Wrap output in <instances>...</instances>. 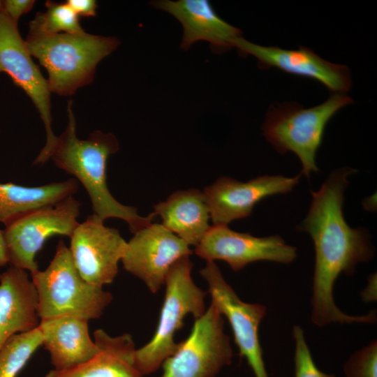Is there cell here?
Here are the masks:
<instances>
[{
  "instance_id": "cell-1",
  "label": "cell",
  "mask_w": 377,
  "mask_h": 377,
  "mask_svg": "<svg viewBox=\"0 0 377 377\" xmlns=\"http://www.w3.org/2000/svg\"><path fill=\"white\" fill-rule=\"evenodd\" d=\"M356 172L343 168L331 173L318 191H311L312 201L306 216L298 228L307 232L314 244L315 268L312 286L311 320L323 327L332 323H374V311L350 316L335 304L333 289L339 276L353 274L357 265L374 257L368 232L352 228L343 214V193L347 178Z\"/></svg>"
},
{
  "instance_id": "cell-2",
  "label": "cell",
  "mask_w": 377,
  "mask_h": 377,
  "mask_svg": "<svg viewBox=\"0 0 377 377\" xmlns=\"http://www.w3.org/2000/svg\"><path fill=\"white\" fill-rule=\"evenodd\" d=\"M67 112L68 125L58 137L50 159L82 184L90 198L94 214L103 221L108 218L122 219L133 233L151 224L156 216L154 212L147 216H140L137 208L119 202L108 189L107 161L119 149L116 137L111 133L96 131L87 139L80 140L76 134L72 101H68Z\"/></svg>"
},
{
  "instance_id": "cell-3",
  "label": "cell",
  "mask_w": 377,
  "mask_h": 377,
  "mask_svg": "<svg viewBox=\"0 0 377 377\" xmlns=\"http://www.w3.org/2000/svg\"><path fill=\"white\" fill-rule=\"evenodd\" d=\"M24 42L31 56L48 73L51 93L63 96L91 83L98 63L120 44L115 37L85 31L45 34L29 31Z\"/></svg>"
},
{
  "instance_id": "cell-4",
  "label": "cell",
  "mask_w": 377,
  "mask_h": 377,
  "mask_svg": "<svg viewBox=\"0 0 377 377\" xmlns=\"http://www.w3.org/2000/svg\"><path fill=\"white\" fill-rule=\"evenodd\" d=\"M31 276L37 293L40 320L61 316L97 319L112 300L110 293L81 276L69 248L62 240L47 268Z\"/></svg>"
},
{
  "instance_id": "cell-5",
  "label": "cell",
  "mask_w": 377,
  "mask_h": 377,
  "mask_svg": "<svg viewBox=\"0 0 377 377\" xmlns=\"http://www.w3.org/2000/svg\"><path fill=\"white\" fill-rule=\"evenodd\" d=\"M353 103L346 94H332L325 102L309 108L297 103L272 104L262 126L266 140L281 154L292 151L299 158L301 174L309 177L318 168L316 156L325 127L333 116Z\"/></svg>"
},
{
  "instance_id": "cell-6",
  "label": "cell",
  "mask_w": 377,
  "mask_h": 377,
  "mask_svg": "<svg viewBox=\"0 0 377 377\" xmlns=\"http://www.w3.org/2000/svg\"><path fill=\"white\" fill-rule=\"evenodd\" d=\"M192 266L189 256H184L166 275L165 297L156 332L151 339L135 353V365L144 376L156 371L174 353L178 346L174 336L182 327L186 316L191 314L195 320L206 311L207 292L193 282Z\"/></svg>"
},
{
  "instance_id": "cell-7",
  "label": "cell",
  "mask_w": 377,
  "mask_h": 377,
  "mask_svg": "<svg viewBox=\"0 0 377 377\" xmlns=\"http://www.w3.org/2000/svg\"><path fill=\"white\" fill-rule=\"evenodd\" d=\"M81 203L73 195L57 203L33 210L3 230L10 265L29 272L38 270L36 256L53 235L71 237L79 224Z\"/></svg>"
},
{
  "instance_id": "cell-8",
  "label": "cell",
  "mask_w": 377,
  "mask_h": 377,
  "mask_svg": "<svg viewBox=\"0 0 377 377\" xmlns=\"http://www.w3.org/2000/svg\"><path fill=\"white\" fill-rule=\"evenodd\" d=\"M223 316L211 303L195 320L186 339L163 363L161 377H215L231 363L230 337L224 332Z\"/></svg>"
},
{
  "instance_id": "cell-9",
  "label": "cell",
  "mask_w": 377,
  "mask_h": 377,
  "mask_svg": "<svg viewBox=\"0 0 377 377\" xmlns=\"http://www.w3.org/2000/svg\"><path fill=\"white\" fill-rule=\"evenodd\" d=\"M7 73L32 101L43 122L46 142L34 164H43L50 159L58 137L52 129L51 91L21 37L17 24L1 10L0 13V73Z\"/></svg>"
},
{
  "instance_id": "cell-10",
  "label": "cell",
  "mask_w": 377,
  "mask_h": 377,
  "mask_svg": "<svg viewBox=\"0 0 377 377\" xmlns=\"http://www.w3.org/2000/svg\"><path fill=\"white\" fill-rule=\"evenodd\" d=\"M200 273L208 284L212 303L229 321L240 356L246 360L255 377H269L258 336L266 306L242 301L214 261H207Z\"/></svg>"
},
{
  "instance_id": "cell-11",
  "label": "cell",
  "mask_w": 377,
  "mask_h": 377,
  "mask_svg": "<svg viewBox=\"0 0 377 377\" xmlns=\"http://www.w3.org/2000/svg\"><path fill=\"white\" fill-rule=\"evenodd\" d=\"M70 239L69 250L81 276L97 286L111 283L127 245L119 230L105 226L93 213L79 223Z\"/></svg>"
},
{
  "instance_id": "cell-12",
  "label": "cell",
  "mask_w": 377,
  "mask_h": 377,
  "mask_svg": "<svg viewBox=\"0 0 377 377\" xmlns=\"http://www.w3.org/2000/svg\"><path fill=\"white\" fill-rule=\"evenodd\" d=\"M121 258L124 269L140 279L153 293L165 283L171 267L192 253L189 246L162 224L151 223L133 233Z\"/></svg>"
},
{
  "instance_id": "cell-13",
  "label": "cell",
  "mask_w": 377,
  "mask_h": 377,
  "mask_svg": "<svg viewBox=\"0 0 377 377\" xmlns=\"http://www.w3.org/2000/svg\"><path fill=\"white\" fill-rule=\"evenodd\" d=\"M195 253L207 262L225 261L235 272L253 262L290 263L297 257V249L279 235L258 237L233 231L227 226H211L195 246Z\"/></svg>"
},
{
  "instance_id": "cell-14",
  "label": "cell",
  "mask_w": 377,
  "mask_h": 377,
  "mask_svg": "<svg viewBox=\"0 0 377 377\" xmlns=\"http://www.w3.org/2000/svg\"><path fill=\"white\" fill-rule=\"evenodd\" d=\"M301 175H264L246 182L220 177L203 192L214 226H227L234 220L249 216L263 198L292 191Z\"/></svg>"
},
{
  "instance_id": "cell-15",
  "label": "cell",
  "mask_w": 377,
  "mask_h": 377,
  "mask_svg": "<svg viewBox=\"0 0 377 377\" xmlns=\"http://www.w3.org/2000/svg\"><path fill=\"white\" fill-rule=\"evenodd\" d=\"M234 47L244 56L255 57L260 68L274 67L316 80L333 94H346L351 87L350 72L346 66L325 60L310 48L300 47L297 50H286L267 47L249 42L242 36L235 40Z\"/></svg>"
},
{
  "instance_id": "cell-16",
  "label": "cell",
  "mask_w": 377,
  "mask_h": 377,
  "mask_svg": "<svg viewBox=\"0 0 377 377\" xmlns=\"http://www.w3.org/2000/svg\"><path fill=\"white\" fill-rule=\"evenodd\" d=\"M151 5L169 13L182 24L183 50L198 40H206L214 52L223 53L242 36L241 30L221 18L207 0H159Z\"/></svg>"
},
{
  "instance_id": "cell-17",
  "label": "cell",
  "mask_w": 377,
  "mask_h": 377,
  "mask_svg": "<svg viewBox=\"0 0 377 377\" xmlns=\"http://www.w3.org/2000/svg\"><path fill=\"white\" fill-rule=\"evenodd\" d=\"M39 323L35 286L26 270L10 265L0 274V350L13 336Z\"/></svg>"
},
{
  "instance_id": "cell-18",
  "label": "cell",
  "mask_w": 377,
  "mask_h": 377,
  "mask_svg": "<svg viewBox=\"0 0 377 377\" xmlns=\"http://www.w3.org/2000/svg\"><path fill=\"white\" fill-rule=\"evenodd\" d=\"M88 320L61 316L40 320L43 345L49 351L54 369L63 370L87 362L98 352L89 335Z\"/></svg>"
},
{
  "instance_id": "cell-19",
  "label": "cell",
  "mask_w": 377,
  "mask_h": 377,
  "mask_svg": "<svg viewBox=\"0 0 377 377\" xmlns=\"http://www.w3.org/2000/svg\"><path fill=\"white\" fill-rule=\"evenodd\" d=\"M98 353L73 367L50 371L45 377H145L135 365V348L129 334L111 337L103 330L94 332Z\"/></svg>"
},
{
  "instance_id": "cell-20",
  "label": "cell",
  "mask_w": 377,
  "mask_h": 377,
  "mask_svg": "<svg viewBox=\"0 0 377 377\" xmlns=\"http://www.w3.org/2000/svg\"><path fill=\"white\" fill-rule=\"evenodd\" d=\"M154 209L161 224L188 246H197L211 227L205 196L196 188L176 191Z\"/></svg>"
},
{
  "instance_id": "cell-21",
  "label": "cell",
  "mask_w": 377,
  "mask_h": 377,
  "mask_svg": "<svg viewBox=\"0 0 377 377\" xmlns=\"http://www.w3.org/2000/svg\"><path fill=\"white\" fill-rule=\"evenodd\" d=\"M78 188L73 178L39 186L0 182V223L7 226L22 216L73 195Z\"/></svg>"
},
{
  "instance_id": "cell-22",
  "label": "cell",
  "mask_w": 377,
  "mask_h": 377,
  "mask_svg": "<svg viewBox=\"0 0 377 377\" xmlns=\"http://www.w3.org/2000/svg\"><path fill=\"white\" fill-rule=\"evenodd\" d=\"M43 342L38 326L10 338L0 350V377H16Z\"/></svg>"
},
{
  "instance_id": "cell-23",
  "label": "cell",
  "mask_w": 377,
  "mask_h": 377,
  "mask_svg": "<svg viewBox=\"0 0 377 377\" xmlns=\"http://www.w3.org/2000/svg\"><path fill=\"white\" fill-rule=\"evenodd\" d=\"M45 12L36 13L29 24V31L45 34H79L84 30L80 25L79 17L65 3L47 1Z\"/></svg>"
},
{
  "instance_id": "cell-24",
  "label": "cell",
  "mask_w": 377,
  "mask_h": 377,
  "mask_svg": "<svg viewBox=\"0 0 377 377\" xmlns=\"http://www.w3.org/2000/svg\"><path fill=\"white\" fill-rule=\"evenodd\" d=\"M347 377H377V341L353 353L344 365Z\"/></svg>"
},
{
  "instance_id": "cell-25",
  "label": "cell",
  "mask_w": 377,
  "mask_h": 377,
  "mask_svg": "<svg viewBox=\"0 0 377 377\" xmlns=\"http://www.w3.org/2000/svg\"><path fill=\"white\" fill-rule=\"evenodd\" d=\"M293 334L295 342V377H334L332 374L322 372L316 365L302 328L295 325Z\"/></svg>"
},
{
  "instance_id": "cell-26",
  "label": "cell",
  "mask_w": 377,
  "mask_h": 377,
  "mask_svg": "<svg viewBox=\"0 0 377 377\" xmlns=\"http://www.w3.org/2000/svg\"><path fill=\"white\" fill-rule=\"evenodd\" d=\"M35 2L34 0L2 1V12L13 22L17 24L20 17L29 12Z\"/></svg>"
},
{
  "instance_id": "cell-27",
  "label": "cell",
  "mask_w": 377,
  "mask_h": 377,
  "mask_svg": "<svg viewBox=\"0 0 377 377\" xmlns=\"http://www.w3.org/2000/svg\"><path fill=\"white\" fill-rule=\"evenodd\" d=\"M66 3L78 17H92L96 15L98 4L94 0H68Z\"/></svg>"
},
{
  "instance_id": "cell-28",
  "label": "cell",
  "mask_w": 377,
  "mask_h": 377,
  "mask_svg": "<svg viewBox=\"0 0 377 377\" xmlns=\"http://www.w3.org/2000/svg\"><path fill=\"white\" fill-rule=\"evenodd\" d=\"M8 263L3 231L0 230V267Z\"/></svg>"
},
{
  "instance_id": "cell-29",
  "label": "cell",
  "mask_w": 377,
  "mask_h": 377,
  "mask_svg": "<svg viewBox=\"0 0 377 377\" xmlns=\"http://www.w3.org/2000/svg\"><path fill=\"white\" fill-rule=\"evenodd\" d=\"M2 10V1H0V13Z\"/></svg>"
}]
</instances>
